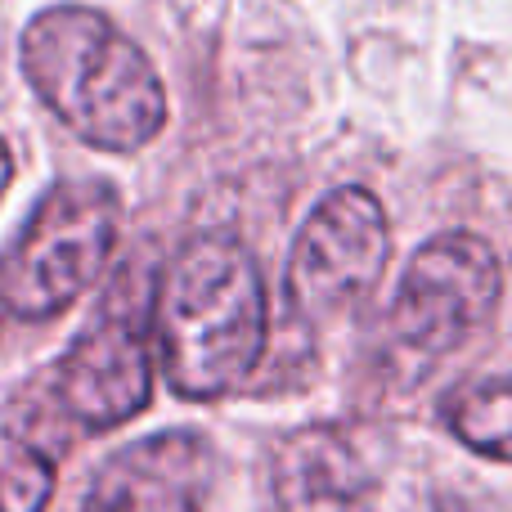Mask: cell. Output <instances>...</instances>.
Wrapping results in <instances>:
<instances>
[{
  "label": "cell",
  "mask_w": 512,
  "mask_h": 512,
  "mask_svg": "<svg viewBox=\"0 0 512 512\" xmlns=\"http://www.w3.org/2000/svg\"><path fill=\"white\" fill-rule=\"evenodd\" d=\"M441 409H445V427L468 450L499 459V463H512V373L463 382L459 391L445 396Z\"/></svg>",
  "instance_id": "obj_9"
},
{
  "label": "cell",
  "mask_w": 512,
  "mask_h": 512,
  "mask_svg": "<svg viewBox=\"0 0 512 512\" xmlns=\"http://www.w3.org/2000/svg\"><path fill=\"white\" fill-rule=\"evenodd\" d=\"M54 454L0 418V512H45L54 499Z\"/></svg>",
  "instance_id": "obj_10"
},
{
  "label": "cell",
  "mask_w": 512,
  "mask_h": 512,
  "mask_svg": "<svg viewBox=\"0 0 512 512\" xmlns=\"http://www.w3.org/2000/svg\"><path fill=\"white\" fill-rule=\"evenodd\" d=\"M23 72L41 104L95 149L135 153L167 126V90L153 63L86 5H54L27 23Z\"/></svg>",
  "instance_id": "obj_2"
},
{
  "label": "cell",
  "mask_w": 512,
  "mask_h": 512,
  "mask_svg": "<svg viewBox=\"0 0 512 512\" xmlns=\"http://www.w3.org/2000/svg\"><path fill=\"white\" fill-rule=\"evenodd\" d=\"M216 450L194 427H167L122 445L95 468L81 512H203Z\"/></svg>",
  "instance_id": "obj_7"
},
{
  "label": "cell",
  "mask_w": 512,
  "mask_h": 512,
  "mask_svg": "<svg viewBox=\"0 0 512 512\" xmlns=\"http://www.w3.org/2000/svg\"><path fill=\"white\" fill-rule=\"evenodd\" d=\"M504 297L499 256L477 234H441L409 256L391 301V342L432 364L463 351L495 319Z\"/></svg>",
  "instance_id": "obj_4"
},
{
  "label": "cell",
  "mask_w": 512,
  "mask_h": 512,
  "mask_svg": "<svg viewBox=\"0 0 512 512\" xmlns=\"http://www.w3.org/2000/svg\"><path fill=\"white\" fill-rule=\"evenodd\" d=\"M279 512H378V481L364 450L337 427H301L274 450Z\"/></svg>",
  "instance_id": "obj_8"
},
{
  "label": "cell",
  "mask_w": 512,
  "mask_h": 512,
  "mask_svg": "<svg viewBox=\"0 0 512 512\" xmlns=\"http://www.w3.org/2000/svg\"><path fill=\"white\" fill-rule=\"evenodd\" d=\"M391 256L382 203L360 185L328 194L306 216L288 256V310L297 319H337L378 288Z\"/></svg>",
  "instance_id": "obj_5"
},
{
  "label": "cell",
  "mask_w": 512,
  "mask_h": 512,
  "mask_svg": "<svg viewBox=\"0 0 512 512\" xmlns=\"http://www.w3.org/2000/svg\"><path fill=\"white\" fill-rule=\"evenodd\" d=\"M122 203L104 180H63L36 203L23 234L0 256V310L9 319H54L104 274L117 248Z\"/></svg>",
  "instance_id": "obj_3"
},
{
  "label": "cell",
  "mask_w": 512,
  "mask_h": 512,
  "mask_svg": "<svg viewBox=\"0 0 512 512\" xmlns=\"http://www.w3.org/2000/svg\"><path fill=\"white\" fill-rule=\"evenodd\" d=\"M9 180H14V158H9V144L0 140V198H5Z\"/></svg>",
  "instance_id": "obj_11"
},
{
  "label": "cell",
  "mask_w": 512,
  "mask_h": 512,
  "mask_svg": "<svg viewBox=\"0 0 512 512\" xmlns=\"http://www.w3.org/2000/svg\"><path fill=\"white\" fill-rule=\"evenodd\" d=\"M153 400V360L144 333L122 315H104L50 369V405L77 432L99 436L131 423Z\"/></svg>",
  "instance_id": "obj_6"
},
{
  "label": "cell",
  "mask_w": 512,
  "mask_h": 512,
  "mask_svg": "<svg viewBox=\"0 0 512 512\" xmlns=\"http://www.w3.org/2000/svg\"><path fill=\"white\" fill-rule=\"evenodd\" d=\"M0 319H5V310H0Z\"/></svg>",
  "instance_id": "obj_12"
},
{
  "label": "cell",
  "mask_w": 512,
  "mask_h": 512,
  "mask_svg": "<svg viewBox=\"0 0 512 512\" xmlns=\"http://www.w3.org/2000/svg\"><path fill=\"white\" fill-rule=\"evenodd\" d=\"M265 283L230 234H198L171 256L153 292V337L171 391L221 400L248 382L265 351Z\"/></svg>",
  "instance_id": "obj_1"
}]
</instances>
